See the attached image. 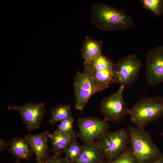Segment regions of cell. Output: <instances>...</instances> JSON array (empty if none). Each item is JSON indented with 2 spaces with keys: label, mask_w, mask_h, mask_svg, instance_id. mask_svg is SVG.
Here are the masks:
<instances>
[{
  "label": "cell",
  "mask_w": 163,
  "mask_h": 163,
  "mask_svg": "<svg viewBox=\"0 0 163 163\" xmlns=\"http://www.w3.org/2000/svg\"><path fill=\"white\" fill-rule=\"evenodd\" d=\"M145 67L146 80L149 85L155 86L163 82V46L149 50Z\"/></svg>",
  "instance_id": "obj_11"
},
{
  "label": "cell",
  "mask_w": 163,
  "mask_h": 163,
  "mask_svg": "<svg viewBox=\"0 0 163 163\" xmlns=\"http://www.w3.org/2000/svg\"><path fill=\"white\" fill-rule=\"evenodd\" d=\"M82 149V145H80L77 139H76L70 145L66 151L64 158L69 163L75 162L80 155Z\"/></svg>",
  "instance_id": "obj_18"
},
{
  "label": "cell",
  "mask_w": 163,
  "mask_h": 163,
  "mask_svg": "<svg viewBox=\"0 0 163 163\" xmlns=\"http://www.w3.org/2000/svg\"><path fill=\"white\" fill-rule=\"evenodd\" d=\"M152 163H163V154L158 159Z\"/></svg>",
  "instance_id": "obj_24"
},
{
  "label": "cell",
  "mask_w": 163,
  "mask_h": 163,
  "mask_svg": "<svg viewBox=\"0 0 163 163\" xmlns=\"http://www.w3.org/2000/svg\"><path fill=\"white\" fill-rule=\"evenodd\" d=\"M13 163H21L19 160H16V161Z\"/></svg>",
  "instance_id": "obj_25"
},
{
  "label": "cell",
  "mask_w": 163,
  "mask_h": 163,
  "mask_svg": "<svg viewBox=\"0 0 163 163\" xmlns=\"http://www.w3.org/2000/svg\"><path fill=\"white\" fill-rule=\"evenodd\" d=\"M91 11L92 22L102 30H125L133 26V21L130 16L107 4H93Z\"/></svg>",
  "instance_id": "obj_1"
},
{
  "label": "cell",
  "mask_w": 163,
  "mask_h": 163,
  "mask_svg": "<svg viewBox=\"0 0 163 163\" xmlns=\"http://www.w3.org/2000/svg\"><path fill=\"white\" fill-rule=\"evenodd\" d=\"M74 88L75 107L82 111L94 94L98 93L96 86L89 75L84 70L77 71L74 75Z\"/></svg>",
  "instance_id": "obj_10"
},
{
  "label": "cell",
  "mask_w": 163,
  "mask_h": 163,
  "mask_svg": "<svg viewBox=\"0 0 163 163\" xmlns=\"http://www.w3.org/2000/svg\"><path fill=\"white\" fill-rule=\"evenodd\" d=\"M104 163H136L130 143L126 149L117 158L110 161H104Z\"/></svg>",
  "instance_id": "obj_19"
},
{
  "label": "cell",
  "mask_w": 163,
  "mask_h": 163,
  "mask_svg": "<svg viewBox=\"0 0 163 163\" xmlns=\"http://www.w3.org/2000/svg\"><path fill=\"white\" fill-rule=\"evenodd\" d=\"M77 160L72 163H102L104 161L103 153L97 141L84 143Z\"/></svg>",
  "instance_id": "obj_14"
},
{
  "label": "cell",
  "mask_w": 163,
  "mask_h": 163,
  "mask_svg": "<svg viewBox=\"0 0 163 163\" xmlns=\"http://www.w3.org/2000/svg\"><path fill=\"white\" fill-rule=\"evenodd\" d=\"M97 141L104 159L110 161L126 149L130 143L129 134L127 129L123 128L114 132L108 130Z\"/></svg>",
  "instance_id": "obj_5"
},
{
  "label": "cell",
  "mask_w": 163,
  "mask_h": 163,
  "mask_svg": "<svg viewBox=\"0 0 163 163\" xmlns=\"http://www.w3.org/2000/svg\"><path fill=\"white\" fill-rule=\"evenodd\" d=\"M144 7L158 17L161 15L163 12V0H142Z\"/></svg>",
  "instance_id": "obj_20"
},
{
  "label": "cell",
  "mask_w": 163,
  "mask_h": 163,
  "mask_svg": "<svg viewBox=\"0 0 163 163\" xmlns=\"http://www.w3.org/2000/svg\"><path fill=\"white\" fill-rule=\"evenodd\" d=\"M45 104L43 102H29L23 105L10 104L8 108L18 112L22 117L23 123L30 131L40 127L46 112Z\"/></svg>",
  "instance_id": "obj_9"
},
{
  "label": "cell",
  "mask_w": 163,
  "mask_h": 163,
  "mask_svg": "<svg viewBox=\"0 0 163 163\" xmlns=\"http://www.w3.org/2000/svg\"><path fill=\"white\" fill-rule=\"evenodd\" d=\"M45 163H69L61 155L53 154L50 156L49 159Z\"/></svg>",
  "instance_id": "obj_22"
},
{
  "label": "cell",
  "mask_w": 163,
  "mask_h": 163,
  "mask_svg": "<svg viewBox=\"0 0 163 163\" xmlns=\"http://www.w3.org/2000/svg\"><path fill=\"white\" fill-rule=\"evenodd\" d=\"M50 133L46 131L36 134H28L24 137L35 153L37 163H45L50 157L48 142Z\"/></svg>",
  "instance_id": "obj_12"
},
{
  "label": "cell",
  "mask_w": 163,
  "mask_h": 163,
  "mask_svg": "<svg viewBox=\"0 0 163 163\" xmlns=\"http://www.w3.org/2000/svg\"><path fill=\"white\" fill-rule=\"evenodd\" d=\"M102 163H104V162H102Z\"/></svg>",
  "instance_id": "obj_26"
},
{
  "label": "cell",
  "mask_w": 163,
  "mask_h": 163,
  "mask_svg": "<svg viewBox=\"0 0 163 163\" xmlns=\"http://www.w3.org/2000/svg\"><path fill=\"white\" fill-rule=\"evenodd\" d=\"M50 109L51 116L48 122L51 125H54L72 117L71 107L68 104H59Z\"/></svg>",
  "instance_id": "obj_17"
},
{
  "label": "cell",
  "mask_w": 163,
  "mask_h": 163,
  "mask_svg": "<svg viewBox=\"0 0 163 163\" xmlns=\"http://www.w3.org/2000/svg\"><path fill=\"white\" fill-rule=\"evenodd\" d=\"M102 46L101 41L96 40L87 36L81 50L82 59L90 60L98 57L102 54Z\"/></svg>",
  "instance_id": "obj_16"
},
{
  "label": "cell",
  "mask_w": 163,
  "mask_h": 163,
  "mask_svg": "<svg viewBox=\"0 0 163 163\" xmlns=\"http://www.w3.org/2000/svg\"><path fill=\"white\" fill-rule=\"evenodd\" d=\"M125 87V85H120L116 92L102 100L100 110L105 120L116 121L125 115L129 114L130 108L125 102L123 96Z\"/></svg>",
  "instance_id": "obj_7"
},
{
  "label": "cell",
  "mask_w": 163,
  "mask_h": 163,
  "mask_svg": "<svg viewBox=\"0 0 163 163\" xmlns=\"http://www.w3.org/2000/svg\"><path fill=\"white\" fill-rule=\"evenodd\" d=\"M10 146V140L0 138V152H3L8 150Z\"/></svg>",
  "instance_id": "obj_23"
},
{
  "label": "cell",
  "mask_w": 163,
  "mask_h": 163,
  "mask_svg": "<svg viewBox=\"0 0 163 163\" xmlns=\"http://www.w3.org/2000/svg\"><path fill=\"white\" fill-rule=\"evenodd\" d=\"M77 123L79 129L78 137L84 144L96 141L110 127L107 121L92 117L79 118Z\"/></svg>",
  "instance_id": "obj_8"
},
{
  "label": "cell",
  "mask_w": 163,
  "mask_h": 163,
  "mask_svg": "<svg viewBox=\"0 0 163 163\" xmlns=\"http://www.w3.org/2000/svg\"><path fill=\"white\" fill-rule=\"evenodd\" d=\"M142 65L141 62L135 54L122 57L113 66L114 84L126 86L135 81Z\"/></svg>",
  "instance_id": "obj_6"
},
{
  "label": "cell",
  "mask_w": 163,
  "mask_h": 163,
  "mask_svg": "<svg viewBox=\"0 0 163 163\" xmlns=\"http://www.w3.org/2000/svg\"><path fill=\"white\" fill-rule=\"evenodd\" d=\"M127 130L136 163H152L162 155L151 135L145 129L130 125Z\"/></svg>",
  "instance_id": "obj_2"
},
{
  "label": "cell",
  "mask_w": 163,
  "mask_h": 163,
  "mask_svg": "<svg viewBox=\"0 0 163 163\" xmlns=\"http://www.w3.org/2000/svg\"><path fill=\"white\" fill-rule=\"evenodd\" d=\"M129 114L136 127L145 129L150 123L163 117V98L155 96L142 98L130 108Z\"/></svg>",
  "instance_id": "obj_3"
},
{
  "label": "cell",
  "mask_w": 163,
  "mask_h": 163,
  "mask_svg": "<svg viewBox=\"0 0 163 163\" xmlns=\"http://www.w3.org/2000/svg\"><path fill=\"white\" fill-rule=\"evenodd\" d=\"M60 122L54 132L68 134H72L75 133L73 130L74 119L72 116Z\"/></svg>",
  "instance_id": "obj_21"
},
{
  "label": "cell",
  "mask_w": 163,
  "mask_h": 163,
  "mask_svg": "<svg viewBox=\"0 0 163 163\" xmlns=\"http://www.w3.org/2000/svg\"><path fill=\"white\" fill-rule=\"evenodd\" d=\"M77 137V134L75 133L70 134L54 132L50 133L49 139L51 141V146L50 151L53 154L61 155L65 153L70 145Z\"/></svg>",
  "instance_id": "obj_15"
},
{
  "label": "cell",
  "mask_w": 163,
  "mask_h": 163,
  "mask_svg": "<svg viewBox=\"0 0 163 163\" xmlns=\"http://www.w3.org/2000/svg\"><path fill=\"white\" fill-rule=\"evenodd\" d=\"M8 151L16 160L24 159L27 161L33 155L29 142L24 137L14 136L10 140V146Z\"/></svg>",
  "instance_id": "obj_13"
},
{
  "label": "cell",
  "mask_w": 163,
  "mask_h": 163,
  "mask_svg": "<svg viewBox=\"0 0 163 163\" xmlns=\"http://www.w3.org/2000/svg\"><path fill=\"white\" fill-rule=\"evenodd\" d=\"M113 64L110 59L102 54L94 59L84 60L83 70L91 78L98 93L108 88L114 84Z\"/></svg>",
  "instance_id": "obj_4"
}]
</instances>
